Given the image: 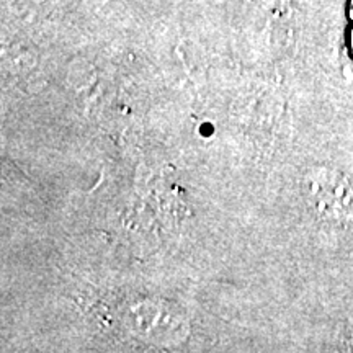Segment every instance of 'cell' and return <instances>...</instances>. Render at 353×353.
<instances>
[{
    "mask_svg": "<svg viewBox=\"0 0 353 353\" xmlns=\"http://www.w3.org/2000/svg\"><path fill=\"white\" fill-rule=\"evenodd\" d=\"M125 321L139 339L154 345H176L188 335V324L182 312L161 299H143L131 304Z\"/></svg>",
    "mask_w": 353,
    "mask_h": 353,
    "instance_id": "1",
    "label": "cell"
}]
</instances>
